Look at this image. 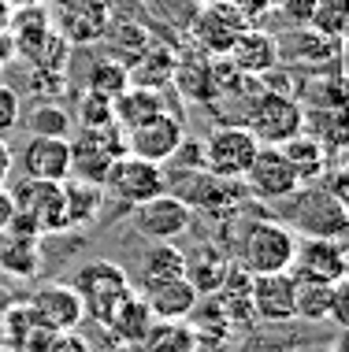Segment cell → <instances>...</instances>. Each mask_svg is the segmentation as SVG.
Wrapping results in <instances>:
<instances>
[{"label":"cell","instance_id":"1","mask_svg":"<svg viewBox=\"0 0 349 352\" xmlns=\"http://www.w3.org/2000/svg\"><path fill=\"white\" fill-rule=\"evenodd\" d=\"M242 126L249 130L260 145H282V141L297 138L301 130H308V111L301 108L297 97L275 89H260L253 104L245 108Z\"/></svg>","mask_w":349,"mask_h":352},{"label":"cell","instance_id":"2","mask_svg":"<svg viewBox=\"0 0 349 352\" xmlns=\"http://www.w3.org/2000/svg\"><path fill=\"white\" fill-rule=\"evenodd\" d=\"M297 237L286 223L264 219V223H249L238 241V263L249 274H279L290 271L297 252Z\"/></svg>","mask_w":349,"mask_h":352},{"label":"cell","instance_id":"3","mask_svg":"<svg viewBox=\"0 0 349 352\" xmlns=\"http://www.w3.org/2000/svg\"><path fill=\"white\" fill-rule=\"evenodd\" d=\"M71 289L78 293V300H82V316L105 327L108 316L116 311V304L134 289V282H130V274L123 271V263H116V260H89L78 267Z\"/></svg>","mask_w":349,"mask_h":352},{"label":"cell","instance_id":"4","mask_svg":"<svg viewBox=\"0 0 349 352\" xmlns=\"http://www.w3.org/2000/svg\"><path fill=\"white\" fill-rule=\"evenodd\" d=\"M294 204L290 215V230L301 237H338L346 241L349 234V204H342L338 197H331L324 186H301L294 197H286Z\"/></svg>","mask_w":349,"mask_h":352},{"label":"cell","instance_id":"5","mask_svg":"<svg viewBox=\"0 0 349 352\" xmlns=\"http://www.w3.org/2000/svg\"><path fill=\"white\" fill-rule=\"evenodd\" d=\"M101 186H105L108 201H119L123 208H138L160 193H167V170L160 164H149V160H138L130 152H123L119 160H112Z\"/></svg>","mask_w":349,"mask_h":352},{"label":"cell","instance_id":"6","mask_svg":"<svg viewBox=\"0 0 349 352\" xmlns=\"http://www.w3.org/2000/svg\"><path fill=\"white\" fill-rule=\"evenodd\" d=\"M127 152V134L119 122L105 126H82V134L71 141V175L86 182H105L112 160Z\"/></svg>","mask_w":349,"mask_h":352},{"label":"cell","instance_id":"7","mask_svg":"<svg viewBox=\"0 0 349 352\" xmlns=\"http://www.w3.org/2000/svg\"><path fill=\"white\" fill-rule=\"evenodd\" d=\"M260 141L242 126V122H220L204 138V170L215 178H238L249 170L253 156H257Z\"/></svg>","mask_w":349,"mask_h":352},{"label":"cell","instance_id":"8","mask_svg":"<svg viewBox=\"0 0 349 352\" xmlns=\"http://www.w3.org/2000/svg\"><path fill=\"white\" fill-rule=\"evenodd\" d=\"M242 186H245V193H249V201H260V204H282L286 197H294L301 189L294 167L286 164V156H282L275 145L257 148L249 170L242 175Z\"/></svg>","mask_w":349,"mask_h":352},{"label":"cell","instance_id":"9","mask_svg":"<svg viewBox=\"0 0 349 352\" xmlns=\"http://www.w3.org/2000/svg\"><path fill=\"white\" fill-rule=\"evenodd\" d=\"M290 274L297 282H319V285L346 282V274H349L346 241H338V237H297Z\"/></svg>","mask_w":349,"mask_h":352},{"label":"cell","instance_id":"10","mask_svg":"<svg viewBox=\"0 0 349 352\" xmlns=\"http://www.w3.org/2000/svg\"><path fill=\"white\" fill-rule=\"evenodd\" d=\"M123 134H127V152L130 156L164 167L167 160L175 156L178 141L186 138V126H182V116H175V111H160V116L141 119L138 126L123 130Z\"/></svg>","mask_w":349,"mask_h":352},{"label":"cell","instance_id":"11","mask_svg":"<svg viewBox=\"0 0 349 352\" xmlns=\"http://www.w3.org/2000/svg\"><path fill=\"white\" fill-rule=\"evenodd\" d=\"M130 212H134V230L145 241H178L193 223V208H186L175 193H160Z\"/></svg>","mask_w":349,"mask_h":352},{"label":"cell","instance_id":"12","mask_svg":"<svg viewBox=\"0 0 349 352\" xmlns=\"http://www.w3.org/2000/svg\"><path fill=\"white\" fill-rule=\"evenodd\" d=\"M12 201H15V212H26L41 226V234L71 230L67 212H63V182H34V178H23L12 189Z\"/></svg>","mask_w":349,"mask_h":352},{"label":"cell","instance_id":"13","mask_svg":"<svg viewBox=\"0 0 349 352\" xmlns=\"http://www.w3.org/2000/svg\"><path fill=\"white\" fill-rule=\"evenodd\" d=\"M23 178L34 182H63L71 175V138H41L30 134L19 148Z\"/></svg>","mask_w":349,"mask_h":352},{"label":"cell","instance_id":"14","mask_svg":"<svg viewBox=\"0 0 349 352\" xmlns=\"http://www.w3.org/2000/svg\"><path fill=\"white\" fill-rule=\"evenodd\" d=\"M294 297H297V278L290 271L279 274H253L249 282V304L253 316L264 322H290L294 316Z\"/></svg>","mask_w":349,"mask_h":352},{"label":"cell","instance_id":"15","mask_svg":"<svg viewBox=\"0 0 349 352\" xmlns=\"http://www.w3.org/2000/svg\"><path fill=\"white\" fill-rule=\"evenodd\" d=\"M245 26L249 23L234 12L227 0H212V4H204L201 15H197L193 37H197V45H201L209 56H227L234 49V41L242 37Z\"/></svg>","mask_w":349,"mask_h":352},{"label":"cell","instance_id":"16","mask_svg":"<svg viewBox=\"0 0 349 352\" xmlns=\"http://www.w3.org/2000/svg\"><path fill=\"white\" fill-rule=\"evenodd\" d=\"M26 308L34 311V319L41 322L45 330H52V334H60V330H74L82 319V300L78 293L71 289V285L63 282H52L45 285V289H37L30 300H26Z\"/></svg>","mask_w":349,"mask_h":352},{"label":"cell","instance_id":"17","mask_svg":"<svg viewBox=\"0 0 349 352\" xmlns=\"http://www.w3.org/2000/svg\"><path fill=\"white\" fill-rule=\"evenodd\" d=\"M12 34V45H15V60H26L34 63L41 56L45 41L56 34L52 26V12L45 4H34V8H12V19L4 26Z\"/></svg>","mask_w":349,"mask_h":352},{"label":"cell","instance_id":"18","mask_svg":"<svg viewBox=\"0 0 349 352\" xmlns=\"http://www.w3.org/2000/svg\"><path fill=\"white\" fill-rule=\"evenodd\" d=\"M167 93H171V85H134L130 82L127 89L112 100V119H116L123 130H130L149 116L171 111V97H167Z\"/></svg>","mask_w":349,"mask_h":352},{"label":"cell","instance_id":"19","mask_svg":"<svg viewBox=\"0 0 349 352\" xmlns=\"http://www.w3.org/2000/svg\"><path fill=\"white\" fill-rule=\"evenodd\" d=\"M227 56H231V67L238 74L260 78V74H271L279 67V41L271 34L257 30V26H245L242 37L234 41V49Z\"/></svg>","mask_w":349,"mask_h":352},{"label":"cell","instance_id":"20","mask_svg":"<svg viewBox=\"0 0 349 352\" xmlns=\"http://www.w3.org/2000/svg\"><path fill=\"white\" fill-rule=\"evenodd\" d=\"M141 297H145L149 311H153V319H190V311L197 308V300H201V293L190 285V278H171V282H156V285H145V289H138Z\"/></svg>","mask_w":349,"mask_h":352},{"label":"cell","instance_id":"21","mask_svg":"<svg viewBox=\"0 0 349 352\" xmlns=\"http://www.w3.org/2000/svg\"><path fill=\"white\" fill-rule=\"evenodd\" d=\"M60 26H63V37L71 45L101 41L108 34V8L101 0H67L63 15H60Z\"/></svg>","mask_w":349,"mask_h":352},{"label":"cell","instance_id":"22","mask_svg":"<svg viewBox=\"0 0 349 352\" xmlns=\"http://www.w3.org/2000/svg\"><path fill=\"white\" fill-rule=\"evenodd\" d=\"M275 148L286 156V164L294 167V175H297L301 186L324 182V175H327V156H331V152L319 145V138H313L308 130H301L297 138L282 141V145H275Z\"/></svg>","mask_w":349,"mask_h":352},{"label":"cell","instance_id":"23","mask_svg":"<svg viewBox=\"0 0 349 352\" xmlns=\"http://www.w3.org/2000/svg\"><path fill=\"white\" fill-rule=\"evenodd\" d=\"M108 204V193L101 182H86V178H63V212H67V226H86L101 219Z\"/></svg>","mask_w":349,"mask_h":352},{"label":"cell","instance_id":"24","mask_svg":"<svg viewBox=\"0 0 349 352\" xmlns=\"http://www.w3.org/2000/svg\"><path fill=\"white\" fill-rule=\"evenodd\" d=\"M0 271L8 278H37L41 274V237L26 234H0Z\"/></svg>","mask_w":349,"mask_h":352},{"label":"cell","instance_id":"25","mask_svg":"<svg viewBox=\"0 0 349 352\" xmlns=\"http://www.w3.org/2000/svg\"><path fill=\"white\" fill-rule=\"evenodd\" d=\"M153 322L156 319H153V311H149L145 297H141L138 289H130L127 297L116 304V311L108 316L105 327L123 341V345H141V338L149 334V327H153Z\"/></svg>","mask_w":349,"mask_h":352},{"label":"cell","instance_id":"26","mask_svg":"<svg viewBox=\"0 0 349 352\" xmlns=\"http://www.w3.org/2000/svg\"><path fill=\"white\" fill-rule=\"evenodd\" d=\"M186 274V252L175 241H153L141 252V289L156 282H171Z\"/></svg>","mask_w":349,"mask_h":352},{"label":"cell","instance_id":"27","mask_svg":"<svg viewBox=\"0 0 349 352\" xmlns=\"http://www.w3.org/2000/svg\"><path fill=\"white\" fill-rule=\"evenodd\" d=\"M227 256H223L215 245H204V249H197L193 256H186V278L201 297H212V293H220L223 285V274H227Z\"/></svg>","mask_w":349,"mask_h":352},{"label":"cell","instance_id":"28","mask_svg":"<svg viewBox=\"0 0 349 352\" xmlns=\"http://www.w3.org/2000/svg\"><path fill=\"white\" fill-rule=\"evenodd\" d=\"M141 345H145V352H193L197 334L186 319H178V322L156 319L153 327H149V334L141 338Z\"/></svg>","mask_w":349,"mask_h":352},{"label":"cell","instance_id":"29","mask_svg":"<svg viewBox=\"0 0 349 352\" xmlns=\"http://www.w3.org/2000/svg\"><path fill=\"white\" fill-rule=\"evenodd\" d=\"M338 285H319V282H297V297H294V316L305 322H324L335 311Z\"/></svg>","mask_w":349,"mask_h":352},{"label":"cell","instance_id":"30","mask_svg":"<svg viewBox=\"0 0 349 352\" xmlns=\"http://www.w3.org/2000/svg\"><path fill=\"white\" fill-rule=\"evenodd\" d=\"M19 126H26L30 134H41V138H71L74 122H71L67 108H60V104H52V100H41L19 119Z\"/></svg>","mask_w":349,"mask_h":352},{"label":"cell","instance_id":"31","mask_svg":"<svg viewBox=\"0 0 349 352\" xmlns=\"http://www.w3.org/2000/svg\"><path fill=\"white\" fill-rule=\"evenodd\" d=\"M346 26H349V0H316L313 19H308V30L342 41Z\"/></svg>","mask_w":349,"mask_h":352},{"label":"cell","instance_id":"32","mask_svg":"<svg viewBox=\"0 0 349 352\" xmlns=\"http://www.w3.org/2000/svg\"><path fill=\"white\" fill-rule=\"evenodd\" d=\"M127 85H130V67H127V63H119V60H97L89 67L86 89H93V93H105V97L116 100Z\"/></svg>","mask_w":349,"mask_h":352},{"label":"cell","instance_id":"33","mask_svg":"<svg viewBox=\"0 0 349 352\" xmlns=\"http://www.w3.org/2000/svg\"><path fill=\"white\" fill-rule=\"evenodd\" d=\"M78 122L82 126H105V122H116L112 119V97L105 93H78Z\"/></svg>","mask_w":349,"mask_h":352},{"label":"cell","instance_id":"34","mask_svg":"<svg viewBox=\"0 0 349 352\" xmlns=\"http://www.w3.org/2000/svg\"><path fill=\"white\" fill-rule=\"evenodd\" d=\"M167 164H171L175 170H204V141L186 134L182 141H178L175 156L167 160Z\"/></svg>","mask_w":349,"mask_h":352},{"label":"cell","instance_id":"35","mask_svg":"<svg viewBox=\"0 0 349 352\" xmlns=\"http://www.w3.org/2000/svg\"><path fill=\"white\" fill-rule=\"evenodd\" d=\"M19 119H23V100H19V93L12 89V85L0 82V138L12 134V130L19 126Z\"/></svg>","mask_w":349,"mask_h":352},{"label":"cell","instance_id":"36","mask_svg":"<svg viewBox=\"0 0 349 352\" xmlns=\"http://www.w3.org/2000/svg\"><path fill=\"white\" fill-rule=\"evenodd\" d=\"M279 12L286 15V23L290 26H297V30H305L308 26V19H313V8H316V0H279Z\"/></svg>","mask_w":349,"mask_h":352},{"label":"cell","instance_id":"37","mask_svg":"<svg viewBox=\"0 0 349 352\" xmlns=\"http://www.w3.org/2000/svg\"><path fill=\"white\" fill-rule=\"evenodd\" d=\"M30 89L37 97H49V93L63 89V71H49V67H34L30 71Z\"/></svg>","mask_w":349,"mask_h":352},{"label":"cell","instance_id":"38","mask_svg":"<svg viewBox=\"0 0 349 352\" xmlns=\"http://www.w3.org/2000/svg\"><path fill=\"white\" fill-rule=\"evenodd\" d=\"M45 352H86V341L74 334V330H60V334H52Z\"/></svg>","mask_w":349,"mask_h":352},{"label":"cell","instance_id":"39","mask_svg":"<svg viewBox=\"0 0 349 352\" xmlns=\"http://www.w3.org/2000/svg\"><path fill=\"white\" fill-rule=\"evenodd\" d=\"M12 215H15V201H12V189H4V186H0V234L8 230V223H12Z\"/></svg>","mask_w":349,"mask_h":352},{"label":"cell","instance_id":"40","mask_svg":"<svg viewBox=\"0 0 349 352\" xmlns=\"http://www.w3.org/2000/svg\"><path fill=\"white\" fill-rule=\"evenodd\" d=\"M12 167H15V152H12V145H8L4 138H0V186L8 182V175H12Z\"/></svg>","mask_w":349,"mask_h":352},{"label":"cell","instance_id":"41","mask_svg":"<svg viewBox=\"0 0 349 352\" xmlns=\"http://www.w3.org/2000/svg\"><path fill=\"white\" fill-rule=\"evenodd\" d=\"M8 63H15V45H12V34L0 30V67H8Z\"/></svg>","mask_w":349,"mask_h":352},{"label":"cell","instance_id":"42","mask_svg":"<svg viewBox=\"0 0 349 352\" xmlns=\"http://www.w3.org/2000/svg\"><path fill=\"white\" fill-rule=\"evenodd\" d=\"M12 304H19V300H15V297H12V293H8V289H0V319L8 316V308H12Z\"/></svg>","mask_w":349,"mask_h":352},{"label":"cell","instance_id":"43","mask_svg":"<svg viewBox=\"0 0 349 352\" xmlns=\"http://www.w3.org/2000/svg\"><path fill=\"white\" fill-rule=\"evenodd\" d=\"M8 19H12V4H8V0H0V30L8 26Z\"/></svg>","mask_w":349,"mask_h":352},{"label":"cell","instance_id":"44","mask_svg":"<svg viewBox=\"0 0 349 352\" xmlns=\"http://www.w3.org/2000/svg\"><path fill=\"white\" fill-rule=\"evenodd\" d=\"M12 8H34V4H45V0H8Z\"/></svg>","mask_w":349,"mask_h":352},{"label":"cell","instance_id":"45","mask_svg":"<svg viewBox=\"0 0 349 352\" xmlns=\"http://www.w3.org/2000/svg\"><path fill=\"white\" fill-rule=\"evenodd\" d=\"M45 4H67V0H45Z\"/></svg>","mask_w":349,"mask_h":352},{"label":"cell","instance_id":"46","mask_svg":"<svg viewBox=\"0 0 349 352\" xmlns=\"http://www.w3.org/2000/svg\"><path fill=\"white\" fill-rule=\"evenodd\" d=\"M268 4H271V8H275V4H279V0H268Z\"/></svg>","mask_w":349,"mask_h":352},{"label":"cell","instance_id":"47","mask_svg":"<svg viewBox=\"0 0 349 352\" xmlns=\"http://www.w3.org/2000/svg\"><path fill=\"white\" fill-rule=\"evenodd\" d=\"M204 4H212V0H204Z\"/></svg>","mask_w":349,"mask_h":352}]
</instances>
